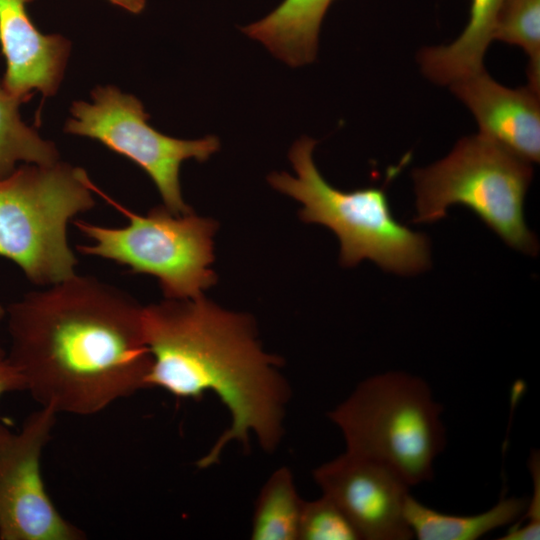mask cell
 <instances>
[{
  "mask_svg": "<svg viewBox=\"0 0 540 540\" xmlns=\"http://www.w3.org/2000/svg\"><path fill=\"white\" fill-rule=\"evenodd\" d=\"M142 310L123 290L78 274L10 303L7 352L25 391L56 414L90 416L148 388Z\"/></svg>",
  "mask_w": 540,
  "mask_h": 540,
  "instance_id": "cell-1",
  "label": "cell"
},
{
  "mask_svg": "<svg viewBox=\"0 0 540 540\" xmlns=\"http://www.w3.org/2000/svg\"><path fill=\"white\" fill-rule=\"evenodd\" d=\"M142 326L152 357L147 387L179 399L199 400L213 392L231 416L199 468L218 462L232 441L248 449L251 433L263 450L277 448L290 388L279 372L282 360L263 351L250 316L225 310L204 295L165 298L143 306Z\"/></svg>",
  "mask_w": 540,
  "mask_h": 540,
  "instance_id": "cell-2",
  "label": "cell"
},
{
  "mask_svg": "<svg viewBox=\"0 0 540 540\" xmlns=\"http://www.w3.org/2000/svg\"><path fill=\"white\" fill-rule=\"evenodd\" d=\"M442 413L425 380L390 371L360 382L328 418L346 451L385 465L412 487L433 479L446 445Z\"/></svg>",
  "mask_w": 540,
  "mask_h": 540,
  "instance_id": "cell-3",
  "label": "cell"
},
{
  "mask_svg": "<svg viewBox=\"0 0 540 540\" xmlns=\"http://www.w3.org/2000/svg\"><path fill=\"white\" fill-rule=\"evenodd\" d=\"M316 141L303 136L289 151L296 176L271 173L269 184L299 201L303 222L331 229L340 241V262L351 267L370 259L386 271L402 275L429 266L425 235L398 222L391 211L385 187L342 191L329 184L313 160Z\"/></svg>",
  "mask_w": 540,
  "mask_h": 540,
  "instance_id": "cell-4",
  "label": "cell"
},
{
  "mask_svg": "<svg viewBox=\"0 0 540 540\" xmlns=\"http://www.w3.org/2000/svg\"><path fill=\"white\" fill-rule=\"evenodd\" d=\"M92 191L87 173L64 162L16 167L0 179V257L38 286L76 275L67 227L95 206Z\"/></svg>",
  "mask_w": 540,
  "mask_h": 540,
  "instance_id": "cell-5",
  "label": "cell"
},
{
  "mask_svg": "<svg viewBox=\"0 0 540 540\" xmlns=\"http://www.w3.org/2000/svg\"><path fill=\"white\" fill-rule=\"evenodd\" d=\"M530 162L487 137L460 139L436 163L413 171L416 223L435 222L452 205L472 210L510 247L538 252L535 235L524 219V199L532 180Z\"/></svg>",
  "mask_w": 540,
  "mask_h": 540,
  "instance_id": "cell-6",
  "label": "cell"
},
{
  "mask_svg": "<svg viewBox=\"0 0 540 540\" xmlns=\"http://www.w3.org/2000/svg\"><path fill=\"white\" fill-rule=\"evenodd\" d=\"M110 202L125 214L128 224L113 228L74 221L93 241L77 246L80 253L114 261L133 273L154 276L167 299L197 298L216 283L211 269L217 229L214 220L193 211L175 214L164 205L141 215Z\"/></svg>",
  "mask_w": 540,
  "mask_h": 540,
  "instance_id": "cell-7",
  "label": "cell"
},
{
  "mask_svg": "<svg viewBox=\"0 0 540 540\" xmlns=\"http://www.w3.org/2000/svg\"><path fill=\"white\" fill-rule=\"evenodd\" d=\"M92 102L75 101L65 132L89 137L141 167L157 187L164 206L175 214L192 211L183 200L179 181L183 161L204 162L219 150L215 136L177 139L154 129L140 100L114 86L96 87Z\"/></svg>",
  "mask_w": 540,
  "mask_h": 540,
  "instance_id": "cell-8",
  "label": "cell"
},
{
  "mask_svg": "<svg viewBox=\"0 0 540 540\" xmlns=\"http://www.w3.org/2000/svg\"><path fill=\"white\" fill-rule=\"evenodd\" d=\"M57 414L40 407L19 430L0 417V540H81L47 493L41 456Z\"/></svg>",
  "mask_w": 540,
  "mask_h": 540,
  "instance_id": "cell-9",
  "label": "cell"
},
{
  "mask_svg": "<svg viewBox=\"0 0 540 540\" xmlns=\"http://www.w3.org/2000/svg\"><path fill=\"white\" fill-rule=\"evenodd\" d=\"M313 478L345 514L359 539L414 537L405 517L411 486L385 465L346 451L318 466Z\"/></svg>",
  "mask_w": 540,
  "mask_h": 540,
  "instance_id": "cell-10",
  "label": "cell"
},
{
  "mask_svg": "<svg viewBox=\"0 0 540 540\" xmlns=\"http://www.w3.org/2000/svg\"><path fill=\"white\" fill-rule=\"evenodd\" d=\"M474 116L479 134L528 162L540 159V93L506 87L483 68L449 85Z\"/></svg>",
  "mask_w": 540,
  "mask_h": 540,
  "instance_id": "cell-11",
  "label": "cell"
},
{
  "mask_svg": "<svg viewBox=\"0 0 540 540\" xmlns=\"http://www.w3.org/2000/svg\"><path fill=\"white\" fill-rule=\"evenodd\" d=\"M34 0H0V46L6 60L5 88L27 101L34 90L54 95L70 53L61 35L42 34L32 23L26 6Z\"/></svg>",
  "mask_w": 540,
  "mask_h": 540,
  "instance_id": "cell-12",
  "label": "cell"
},
{
  "mask_svg": "<svg viewBox=\"0 0 540 540\" xmlns=\"http://www.w3.org/2000/svg\"><path fill=\"white\" fill-rule=\"evenodd\" d=\"M334 0H283L263 19L241 28L291 67L316 58L323 18Z\"/></svg>",
  "mask_w": 540,
  "mask_h": 540,
  "instance_id": "cell-13",
  "label": "cell"
},
{
  "mask_svg": "<svg viewBox=\"0 0 540 540\" xmlns=\"http://www.w3.org/2000/svg\"><path fill=\"white\" fill-rule=\"evenodd\" d=\"M505 0H470L469 18L461 34L448 45L418 53L424 76L435 84L453 82L484 68V55L493 41L497 16Z\"/></svg>",
  "mask_w": 540,
  "mask_h": 540,
  "instance_id": "cell-14",
  "label": "cell"
},
{
  "mask_svg": "<svg viewBox=\"0 0 540 540\" xmlns=\"http://www.w3.org/2000/svg\"><path fill=\"white\" fill-rule=\"evenodd\" d=\"M525 497H501L487 511L475 515H453L430 508L411 494L405 505V517L414 537L419 540H476L523 515Z\"/></svg>",
  "mask_w": 540,
  "mask_h": 540,
  "instance_id": "cell-15",
  "label": "cell"
},
{
  "mask_svg": "<svg viewBox=\"0 0 540 540\" xmlns=\"http://www.w3.org/2000/svg\"><path fill=\"white\" fill-rule=\"evenodd\" d=\"M303 502L291 471L287 467L277 469L257 497L251 539L297 540Z\"/></svg>",
  "mask_w": 540,
  "mask_h": 540,
  "instance_id": "cell-16",
  "label": "cell"
},
{
  "mask_svg": "<svg viewBox=\"0 0 540 540\" xmlns=\"http://www.w3.org/2000/svg\"><path fill=\"white\" fill-rule=\"evenodd\" d=\"M22 102L0 80V179L12 173L19 162L46 165L59 161L54 143L42 139L22 121Z\"/></svg>",
  "mask_w": 540,
  "mask_h": 540,
  "instance_id": "cell-17",
  "label": "cell"
},
{
  "mask_svg": "<svg viewBox=\"0 0 540 540\" xmlns=\"http://www.w3.org/2000/svg\"><path fill=\"white\" fill-rule=\"evenodd\" d=\"M493 40L520 47L527 56V78L540 93V0H505L493 32Z\"/></svg>",
  "mask_w": 540,
  "mask_h": 540,
  "instance_id": "cell-18",
  "label": "cell"
},
{
  "mask_svg": "<svg viewBox=\"0 0 540 540\" xmlns=\"http://www.w3.org/2000/svg\"><path fill=\"white\" fill-rule=\"evenodd\" d=\"M300 540H359V536L341 509L327 496L303 502Z\"/></svg>",
  "mask_w": 540,
  "mask_h": 540,
  "instance_id": "cell-19",
  "label": "cell"
},
{
  "mask_svg": "<svg viewBox=\"0 0 540 540\" xmlns=\"http://www.w3.org/2000/svg\"><path fill=\"white\" fill-rule=\"evenodd\" d=\"M528 468L533 483V492L523 515L499 540H539L540 539V455L532 450Z\"/></svg>",
  "mask_w": 540,
  "mask_h": 540,
  "instance_id": "cell-20",
  "label": "cell"
},
{
  "mask_svg": "<svg viewBox=\"0 0 540 540\" xmlns=\"http://www.w3.org/2000/svg\"><path fill=\"white\" fill-rule=\"evenodd\" d=\"M17 391H25L23 377L10 360L8 352L0 346V397Z\"/></svg>",
  "mask_w": 540,
  "mask_h": 540,
  "instance_id": "cell-21",
  "label": "cell"
},
{
  "mask_svg": "<svg viewBox=\"0 0 540 540\" xmlns=\"http://www.w3.org/2000/svg\"><path fill=\"white\" fill-rule=\"evenodd\" d=\"M109 1L135 14L140 13L144 9L145 4H146L145 0H109Z\"/></svg>",
  "mask_w": 540,
  "mask_h": 540,
  "instance_id": "cell-22",
  "label": "cell"
},
{
  "mask_svg": "<svg viewBox=\"0 0 540 540\" xmlns=\"http://www.w3.org/2000/svg\"><path fill=\"white\" fill-rule=\"evenodd\" d=\"M5 315H6V308H4V307L0 304V320H2L3 318H5Z\"/></svg>",
  "mask_w": 540,
  "mask_h": 540,
  "instance_id": "cell-23",
  "label": "cell"
}]
</instances>
